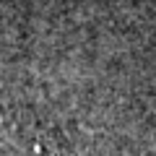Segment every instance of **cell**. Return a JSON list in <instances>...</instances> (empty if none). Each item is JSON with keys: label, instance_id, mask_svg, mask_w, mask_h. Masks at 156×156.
Returning a JSON list of instances; mask_svg holds the SVG:
<instances>
[{"label": "cell", "instance_id": "6da1fadb", "mask_svg": "<svg viewBox=\"0 0 156 156\" xmlns=\"http://www.w3.org/2000/svg\"><path fill=\"white\" fill-rule=\"evenodd\" d=\"M0 156H65L50 128L29 115L0 109Z\"/></svg>", "mask_w": 156, "mask_h": 156}]
</instances>
